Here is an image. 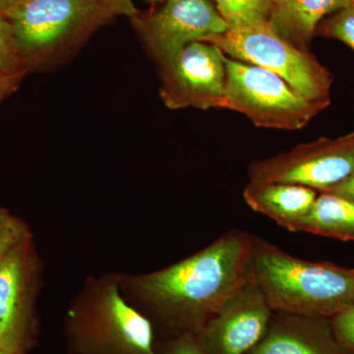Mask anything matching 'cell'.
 <instances>
[{"label":"cell","mask_w":354,"mask_h":354,"mask_svg":"<svg viewBox=\"0 0 354 354\" xmlns=\"http://www.w3.org/2000/svg\"><path fill=\"white\" fill-rule=\"evenodd\" d=\"M203 41L215 44L228 57L277 74L309 101L330 106L333 76L329 70L309 51L279 37L268 23L230 27Z\"/></svg>","instance_id":"5b68a950"},{"label":"cell","mask_w":354,"mask_h":354,"mask_svg":"<svg viewBox=\"0 0 354 354\" xmlns=\"http://www.w3.org/2000/svg\"><path fill=\"white\" fill-rule=\"evenodd\" d=\"M337 341L348 354H354V305L330 319Z\"/></svg>","instance_id":"ffe728a7"},{"label":"cell","mask_w":354,"mask_h":354,"mask_svg":"<svg viewBox=\"0 0 354 354\" xmlns=\"http://www.w3.org/2000/svg\"><path fill=\"white\" fill-rule=\"evenodd\" d=\"M160 354H206L194 335L186 334L158 342Z\"/></svg>","instance_id":"44dd1931"},{"label":"cell","mask_w":354,"mask_h":354,"mask_svg":"<svg viewBox=\"0 0 354 354\" xmlns=\"http://www.w3.org/2000/svg\"><path fill=\"white\" fill-rule=\"evenodd\" d=\"M272 310L251 278L195 335L206 354H246L264 337Z\"/></svg>","instance_id":"8fae6325"},{"label":"cell","mask_w":354,"mask_h":354,"mask_svg":"<svg viewBox=\"0 0 354 354\" xmlns=\"http://www.w3.org/2000/svg\"><path fill=\"white\" fill-rule=\"evenodd\" d=\"M353 2L354 0H272L268 24L288 43L308 51L323 18L339 12Z\"/></svg>","instance_id":"5bb4252c"},{"label":"cell","mask_w":354,"mask_h":354,"mask_svg":"<svg viewBox=\"0 0 354 354\" xmlns=\"http://www.w3.org/2000/svg\"><path fill=\"white\" fill-rule=\"evenodd\" d=\"M320 34L348 44L354 50V2L326 21Z\"/></svg>","instance_id":"d6986e66"},{"label":"cell","mask_w":354,"mask_h":354,"mask_svg":"<svg viewBox=\"0 0 354 354\" xmlns=\"http://www.w3.org/2000/svg\"><path fill=\"white\" fill-rule=\"evenodd\" d=\"M318 194V191L298 184H248L243 199L254 212L271 218L288 232H298Z\"/></svg>","instance_id":"4fadbf2b"},{"label":"cell","mask_w":354,"mask_h":354,"mask_svg":"<svg viewBox=\"0 0 354 354\" xmlns=\"http://www.w3.org/2000/svg\"><path fill=\"white\" fill-rule=\"evenodd\" d=\"M39 259L32 239L0 261V346L24 354L35 333Z\"/></svg>","instance_id":"9c48e42d"},{"label":"cell","mask_w":354,"mask_h":354,"mask_svg":"<svg viewBox=\"0 0 354 354\" xmlns=\"http://www.w3.org/2000/svg\"><path fill=\"white\" fill-rule=\"evenodd\" d=\"M227 82L223 109L244 114L255 127L299 130L325 109L307 100L269 70L225 55Z\"/></svg>","instance_id":"8992f818"},{"label":"cell","mask_w":354,"mask_h":354,"mask_svg":"<svg viewBox=\"0 0 354 354\" xmlns=\"http://www.w3.org/2000/svg\"><path fill=\"white\" fill-rule=\"evenodd\" d=\"M162 67L160 94L167 108L223 109L227 69L215 44L193 41Z\"/></svg>","instance_id":"ba28073f"},{"label":"cell","mask_w":354,"mask_h":354,"mask_svg":"<svg viewBox=\"0 0 354 354\" xmlns=\"http://www.w3.org/2000/svg\"><path fill=\"white\" fill-rule=\"evenodd\" d=\"M298 232L354 241V202L339 195L319 192Z\"/></svg>","instance_id":"9a60e30c"},{"label":"cell","mask_w":354,"mask_h":354,"mask_svg":"<svg viewBox=\"0 0 354 354\" xmlns=\"http://www.w3.org/2000/svg\"><path fill=\"white\" fill-rule=\"evenodd\" d=\"M216 9L230 27L268 23L272 0H215Z\"/></svg>","instance_id":"2e32d148"},{"label":"cell","mask_w":354,"mask_h":354,"mask_svg":"<svg viewBox=\"0 0 354 354\" xmlns=\"http://www.w3.org/2000/svg\"><path fill=\"white\" fill-rule=\"evenodd\" d=\"M160 65L193 41L223 34L230 26L209 0H167L158 12L133 19Z\"/></svg>","instance_id":"30bf717a"},{"label":"cell","mask_w":354,"mask_h":354,"mask_svg":"<svg viewBox=\"0 0 354 354\" xmlns=\"http://www.w3.org/2000/svg\"><path fill=\"white\" fill-rule=\"evenodd\" d=\"M0 70L9 73H27L24 58L16 43L12 26L0 13Z\"/></svg>","instance_id":"ac0fdd59"},{"label":"cell","mask_w":354,"mask_h":354,"mask_svg":"<svg viewBox=\"0 0 354 354\" xmlns=\"http://www.w3.org/2000/svg\"><path fill=\"white\" fill-rule=\"evenodd\" d=\"M251 278L272 311L330 319L354 305V268L301 259L256 235Z\"/></svg>","instance_id":"7a4b0ae2"},{"label":"cell","mask_w":354,"mask_h":354,"mask_svg":"<svg viewBox=\"0 0 354 354\" xmlns=\"http://www.w3.org/2000/svg\"><path fill=\"white\" fill-rule=\"evenodd\" d=\"M255 235L230 230L189 257L158 271L120 274L125 299L153 324L158 342L197 335L251 279Z\"/></svg>","instance_id":"6da1fadb"},{"label":"cell","mask_w":354,"mask_h":354,"mask_svg":"<svg viewBox=\"0 0 354 354\" xmlns=\"http://www.w3.org/2000/svg\"><path fill=\"white\" fill-rule=\"evenodd\" d=\"M324 192L332 193V194L339 195L351 200L354 202V174L342 183L337 184L330 189L324 191Z\"/></svg>","instance_id":"cb8c5ba5"},{"label":"cell","mask_w":354,"mask_h":354,"mask_svg":"<svg viewBox=\"0 0 354 354\" xmlns=\"http://www.w3.org/2000/svg\"><path fill=\"white\" fill-rule=\"evenodd\" d=\"M68 354H160L153 324L125 299L120 274L90 278L64 318Z\"/></svg>","instance_id":"3957f363"},{"label":"cell","mask_w":354,"mask_h":354,"mask_svg":"<svg viewBox=\"0 0 354 354\" xmlns=\"http://www.w3.org/2000/svg\"><path fill=\"white\" fill-rule=\"evenodd\" d=\"M113 16L100 0H27L7 18L29 71L64 59Z\"/></svg>","instance_id":"277c9868"},{"label":"cell","mask_w":354,"mask_h":354,"mask_svg":"<svg viewBox=\"0 0 354 354\" xmlns=\"http://www.w3.org/2000/svg\"><path fill=\"white\" fill-rule=\"evenodd\" d=\"M0 354H11V353H8V351H7L6 348H2L1 346H0Z\"/></svg>","instance_id":"484cf974"},{"label":"cell","mask_w":354,"mask_h":354,"mask_svg":"<svg viewBox=\"0 0 354 354\" xmlns=\"http://www.w3.org/2000/svg\"><path fill=\"white\" fill-rule=\"evenodd\" d=\"M25 73H9L0 70V104L19 87Z\"/></svg>","instance_id":"7402d4cb"},{"label":"cell","mask_w":354,"mask_h":354,"mask_svg":"<svg viewBox=\"0 0 354 354\" xmlns=\"http://www.w3.org/2000/svg\"><path fill=\"white\" fill-rule=\"evenodd\" d=\"M27 0H0V13L8 16Z\"/></svg>","instance_id":"d4e9b609"},{"label":"cell","mask_w":354,"mask_h":354,"mask_svg":"<svg viewBox=\"0 0 354 354\" xmlns=\"http://www.w3.org/2000/svg\"><path fill=\"white\" fill-rule=\"evenodd\" d=\"M100 2L113 15L127 16L132 19L138 15L133 0H100Z\"/></svg>","instance_id":"603a6c76"},{"label":"cell","mask_w":354,"mask_h":354,"mask_svg":"<svg viewBox=\"0 0 354 354\" xmlns=\"http://www.w3.org/2000/svg\"><path fill=\"white\" fill-rule=\"evenodd\" d=\"M246 354H348L330 319L272 311L264 337Z\"/></svg>","instance_id":"7c38bea8"},{"label":"cell","mask_w":354,"mask_h":354,"mask_svg":"<svg viewBox=\"0 0 354 354\" xmlns=\"http://www.w3.org/2000/svg\"><path fill=\"white\" fill-rule=\"evenodd\" d=\"M354 174L353 133L320 138L258 160L248 169L249 185L290 183L324 192Z\"/></svg>","instance_id":"52a82bcc"},{"label":"cell","mask_w":354,"mask_h":354,"mask_svg":"<svg viewBox=\"0 0 354 354\" xmlns=\"http://www.w3.org/2000/svg\"><path fill=\"white\" fill-rule=\"evenodd\" d=\"M353 135H354V132H353Z\"/></svg>","instance_id":"4316f807"},{"label":"cell","mask_w":354,"mask_h":354,"mask_svg":"<svg viewBox=\"0 0 354 354\" xmlns=\"http://www.w3.org/2000/svg\"><path fill=\"white\" fill-rule=\"evenodd\" d=\"M30 239L31 232L25 221L8 209L0 208V261Z\"/></svg>","instance_id":"e0dca14e"}]
</instances>
